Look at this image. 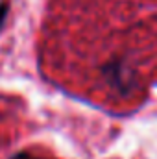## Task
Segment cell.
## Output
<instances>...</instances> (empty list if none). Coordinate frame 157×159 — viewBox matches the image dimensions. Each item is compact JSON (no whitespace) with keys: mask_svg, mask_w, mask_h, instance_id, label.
Instances as JSON below:
<instances>
[{"mask_svg":"<svg viewBox=\"0 0 157 159\" xmlns=\"http://www.w3.org/2000/svg\"><path fill=\"white\" fill-rule=\"evenodd\" d=\"M11 159H43V157L34 156V154H28V152H19V154H15Z\"/></svg>","mask_w":157,"mask_h":159,"instance_id":"obj_1","label":"cell"},{"mask_svg":"<svg viewBox=\"0 0 157 159\" xmlns=\"http://www.w3.org/2000/svg\"><path fill=\"white\" fill-rule=\"evenodd\" d=\"M6 15H7V4H6V2H2V4H0V30H2V26H4Z\"/></svg>","mask_w":157,"mask_h":159,"instance_id":"obj_2","label":"cell"}]
</instances>
